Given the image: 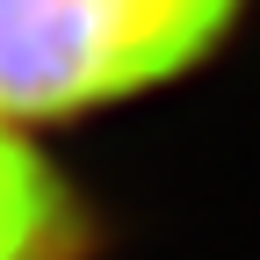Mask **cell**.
<instances>
[{"label":"cell","mask_w":260,"mask_h":260,"mask_svg":"<svg viewBox=\"0 0 260 260\" xmlns=\"http://www.w3.org/2000/svg\"><path fill=\"white\" fill-rule=\"evenodd\" d=\"M73 253H80L73 195L0 116V260H73Z\"/></svg>","instance_id":"obj_2"},{"label":"cell","mask_w":260,"mask_h":260,"mask_svg":"<svg viewBox=\"0 0 260 260\" xmlns=\"http://www.w3.org/2000/svg\"><path fill=\"white\" fill-rule=\"evenodd\" d=\"M246 0H0V116L123 102L203 58Z\"/></svg>","instance_id":"obj_1"}]
</instances>
